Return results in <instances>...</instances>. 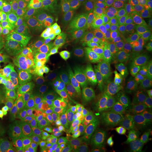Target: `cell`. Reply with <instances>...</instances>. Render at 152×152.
<instances>
[{
	"instance_id": "cell-7",
	"label": "cell",
	"mask_w": 152,
	"mask_h": 152,
	"mask_svg": "<svg viewBox=\"0 0 152 152\" xmlns=\"http://www.w3.org/2000/svg\"><path fill=\"white\" fill-rule=\"evenodd\" d=\"M23 63L42 82L44 74L53 58L54 50L46 39L37 35L22 42Z\"/></svg>"
},
{
	"instance_id": "cell-18",
	"label": "cell",
	"mask_w": 152,
	"mask_h": 152,
	"mask_svg": "<svg viewBox=\"0 0 152 152\" xmlns=\"http://www.w3.org/2000/svg\"><path fill=\"white\" fill-rule=\"evenodd\" d=\"M129 71L137 81L152 79V48L142 52L131 62Z\"/></svg>"
},
{
	"instance_id": "cell-10",
	"label": "cell",
	"mask_w": 152,
	"mask_h": 152,
	"mask_svg": "<svg viewBox=\"0 0 152 152\" xmlns=\"http://www.w3.org/2000/svg\"><path fill=\"white\" fill-rule=\"evenodd\" d=\"M3 29L4 32L19 40L21 43L36 35L32 14L17 5L10 8L9 17Z\"/></svg>"
},
{
	"instance_id": "cell-3",
	"label": "cell",
	"mask_w": 152,
	"mask_h": 152,
	"mask_svg": "<svg viewBox=\"0 0 152 152\" xmlns=\"http://www.w3.org/2000/svg\"><path fill=\"white\" fill-rule=\"evenodd\" d=\"M80 73L86 80L103 88L124 86L129 76V69L115 62L102 47L80 60Z\"/></svg>"
},
{
	"instance_id": "cell-28",
	"label": "cell",
	"mask_w": 152,
	"mask_h": 152,
	"mask_svg": "<svg viewBox=\"0 0 152 152\" xmlns=\"http://www.w3.org/2000/svg\"><path fill=\"white\" fill-rule=\"evenodd\" d=\"M5 66V51L3 44L0 48V71L1 72L4 70Z\"/></svg>"
},
{
	"instance_id": "cell-13",
	"label": "cell",
	"mask_w": 152,
	"mask_h": 152,
	"mask_svg": "<svg viewBox=\"0 0 152 152\" xmlns=\"http://www.w3.org/2000/svg\"><path fill=\"white\" fill-rule=\"evenodd\" d=\"M31 13L35 22V34L45 39L56 24L53 4L45 0H35Z\"/></svg>"
},
{
	"instance_id": "cell-25",
	"label": "cell",
	"mask_w": 152,
	"mask_h": 152,
	"mask_svg": "<svg viewBox=\"0 0 152 152\" xmlns=\"http://www.w3.org/2000/svg\"><path fill=\"white\" fill-rule=\"evenodd\" d=\"M8 83L5 79L4 72L0 71V107H2L7 99V93H8Z\"/></svg>"
},
{
	"instance_id": "cell-30",
	"label": "cell",
	"mask_w": 152,
	"mask_h": 152,
	"mask_svg": "<svg viewBox=\"0 0 152 152\" xmlns=\"http://www.w3.org/2000/svg\"><path fill=\"white\" fill-rule=\"evenodd\" d=\"M143 113H145L150 114V115L152 117V102L151 103V105H150V106H149V107H147V108L143 112Z\"/></svg>"
},
{
	"instance_id": "cell-1",
	"label": "cell",
	"mask_w": 152,
	"mask_h": 152,
	"mask_svg": "<svg viewBox=\"0 0 152 152\" xmlns=\"http://www.w3.org/2000/svg\"><path fill=\"white\" fill-rule=\"evenodd\" d=\"M91 117L90 110L62 103L44 94H36L18 109L20 121L37 120L59 128L70 140L81 134Z\"/></svg>"
},
{
	"instance_id": "cell-5",
	"label": "cell",
	"mask_w": 152,
	"mask_h": 152,
	"mask_svg": "<svg viewBox=\"0 0 152 152\" xmlns=\"http://www.w3.org/2000/svg\"><path fill=\"white\" fill-rule=\"evenodd\" d=\"M126 0H91L83 20L86 25L114 26L124 22Z\"/></svg>"
},
{
	"instance_id": "cell-22",
	"label": "cell",
	"mask_w": 152,
	"mask_h": 152,
	"mask_svg": "<svg viewBox=\"0 0 152 152\" xmlns=\"http://www.w3.org/2000/svg\"><path fill=\"white\" fill-rule=\"evenodd\" d=\"M132 118H134L132 130H131V132L133 133L145 130L152 124V117L150 114L145 113L138 114L135 116H132Z\"/></svg>"
},
{
	"instance_id": "cell-11",
	"label": "cell",
	"mask_w": 152,
	"mask_h": 152,
	"mask_svg": "<svg viewBox=\"0 0 152 152\" xmlns=\"http://www.w3.org/2000/svg\"><path fill=\"white\" fill-rule=\"evenodd\" d=\"M125 26L138 29L152 27V0H127Z\"/></svg>"
},
{
	"instance_id": "cell-21",
	"label": "cell",
	"mask_w": 152,
	"mask_h": 152,
	"mask_svg": "<svg viewBox=\"0 0 152 152\" xmlns=\"http://www.w3.org/2000/svg\"><path fill=\"white\" fill-rule=\"evenodd\" d=\"M34 92L31 88L20 83L10 84L8 86L7 102L10 105H19L25 103L30 100L31 94Z\"/></svg>"
},
{
	"instance_id": "cell-12",
	"label": "cell",
	"mask_w": 152,
	"mask_h": 152,
	"mask_svg": "<svg viewBox=\"0 0 152 152\" xmlns=\"http://www.w3.org/2000/svg\"><path fill=\"white\" fill-rule=\"evenodd\" d=\"M152 128L133 133L131 132L113 146L100 152H151Z\"/></svg>"
},
{
	"instance_id": "cell-4",
	"label": "cell",
	"mask_w": 152,
	"mask_h": 152,
	"mask_svg": "<svg viewBox=\"0 0 152 152\" xmlns=\"http://www.w3.org/2000/svg\"><path fill=\"white\" fill-rule=\"evenodd\" d=\"M86 91L85 79L75 67L65 75L48 83L43 94L62 103L83 107Z\"/></svg>"
},
{
	"instance_id": "cell-14",
	"label": "cell",
	"mask_w": 152,
	"mask_h": 152,
	"mask_svg": "<svg viewBox=\"0 0 152 152\" xmlns=\"http://www.w3.org/2000/svg\"><path fill=\"white\" fill-rule=\"evenodd\" d=\"M80 30L77 26H65L55 24L51 29L46 40L48 41L53 50L69 51L79 36Z\"/></svg>"
},
{
	"instance_id": "cell-34",
	"label": "cell",
	"mask_w": 152,
	"mask_h": 152,
	"mask_svg": "<svg viewBox=\"0 0 152 152\" xmlns=\"http://www.w3.org/2000/svg\"><path fill=\"white\" fill-rule=\"evenodd\" d=\"M0 29H1V28H0Z\"/></svg>"
},
{
	"instance_id": "cell-24",
	"label": "cell",
	"mask_w": 152,
	"mask_h": 152,
	"mask_svg": "<svg viewBox=\"0 0 152 152\" xmlns=\"http://www.w3.org/2000/svg\"><path fill=\"white\" fill-rule=\"evenodd\" d=\"M66 152H97L89 142L79 141L69 146Z\"/></svg>"
},
{
	"instance_id": "cell-2",
	"label": "cell",
	"mask_w": 152,
	"mask_h": 152,
	"mask_svg": "<svg viewBox=\"0 0 152 152\" xmlns=\"http://www.w3.org/2000/svg\"><path fill=\"white\" fill-rule=\"evenodd\" d=\"M70 139L59 128L37 120L20 121L13 145L18 152H66Z\"/></svg>"
},
{
	"instance_id": "cell-9",
	"label": "cell",
	"mask_w": 152,
	"mask_h": 152,
	"mask_svg": "<svg viewBox=\"0 0 152 152\" xmlns=\"http://www.w3.org/2000/svg\"><path fill=\"white\" fill-rule=\"evenodd\" d=\"M108 29L106 26L86 25V27L80 31L75 42L69 50L70 54L81 60L100 48L106 41Z\"/></svg>"
},
{
	"instance_id": "cell-20",
	"label": "cell",
	"mask_w": 152,
	"mask_h": 152,
	"mask_svg": "<svg viewBox=\"0 0 152 152\" xmlns=\"http://www.w3.org/2000/svg\"><path fill=\"white\" fill-rule=\"evenodd\" d=\"M4 47L5 51V65L23 62V48L19 40L4 32Z\"/></svg>"
},
{
	"instance_id": "cell-8",
	"label": "cell",
	"mask_w": 152,
	"mask_h": 152,
	"mask_svg": "<svg viewBox=\"0 0 152 152\" xmlns=\"http://www.w3.org/2000/svg\"><path fill=\"white\" fill-rule=\"evenodd\" d=\"M133 118L114 120L99 130L91 134L88 140L96 151H101L118 144L132 130Z\"/></svg>"
},
{
	"instance_id": "cell-16",
	"label": "cell",
	"mask_w": 152,
	"mask_h": 152,
	"mask_svg": "<svg viewBox=\"0 0 152 152\" xmlns=\"http://www.w3.org/2000/svg\"><path fill=\"white\" fill-rule=\"evenodd\" d=\"M75 66L71 63L70 53L69 51L54 50L52 61L42 78L43 83H50L60 76L65 75Z\"/></svg>"
},
{
	"instance_id": "cell-23",
	"label": "cell",
	"mask_w": 152,
	"mask_h": 152,
	"mask_svg": "<svg viewBox=\"0 0 152 152\" xmlns=\"http://www.w3.org/2000/svg\"><path fill=\"white\" fill-rule=\"evenodd\" d=\"M13 138V129L8 118H0V150Z\"/></svg>"
},
{
	"instance_id": "cell-31",
	"label": "cell",
	"mask_w": 152,
	"mask_h": 152,
	"mask_svg": "<svg viewBox=\"0 0 152 152\" xmlns=\"http://www.w3.org/2000/svg\"><path fill=\"white\" fill-rule=\"evenodd\" d=\"M45 1H47V2H48L50 4H55L56 2H58V1H59V0H45Z\"/></svg>"
},
{
	"instance_id": "cell-32",
	"label": "cell",
	"mask_w": 152,
	"mask_h": 152,
	"mask_svg": "<svg viewBox=\"0 0 152 152\" xmlns=\"http://www.w3.org/2000/svg\"><path fill=\"white\" fill-rule=\"evenodd\" d=\"M4 118V116H0V118Z\"/></svg>"
},
{
	"instance_id": "cell-29",
	"label": "cell",
	"mask_w": 152,
	"mask_h": 152,
	"mask_svg": "<svg viewBox=\"0 0 152 152\" xmlns=\"http://www.w3.org/2000/svg\"><path fill=\"white\" fill-rule=\"evenodd\" d=\"M4 42V31H0V48Z\"/></svg>"
},
{
	"instance_id": "cell-33",
	"label": "cell",
	"mask_w": 152,
	"mask_h": 152,
	"mask_svg": "<svg viewBox=\"0 0 152 152\" xmlns=\"http://www.w3.org/2000/svg\"><path fill=\"white\" fill-rule=\"evenodd\" d=\"M151 152H152V151H151Z\"/></svg>"
},
{
	"instance_id": "cell-27",
	"label": "cell",
	"mask_w": 152,
	"mask_h": 152,
	"mask_svg": "<svg viewBox=\"0 0 152 152\" xmlns=\"http://www.w3.org/2000/svg\"><path fill=\"white\" fill-rule=\"evenodd\" d=\"M69 2H70L71 4H73L74 5L79 7L80 9L84 10L87 7H89L91 0H68Z\"/></svg>"
},
{
	"instance_id": "cell-6",
	"label": "cell",
	"mask_w": 152,
	"mask_h": 152,
	"mask_svg": "<svg viewBox=\"0 0 152 152\" xmlns=\"http://www.w3.org/2000/svg\"><path fill=\"white\" fill-rule=\"evenodd\" d=\"M106 40V44L101 47L115 62L128 69L138 55L150 48L139 38L129 33H120L111 38L107 37Z\"/></svg>"
},
{
	"instance_id": "cell-35",
	"label": "cell",
	"mask_w": 152,
	"mask_h": 152,
	"mask_svg": "<svg viewBox=\"0 0 152 152\" xmlns=\"http://www.w3.org/2000/svg\"><path fill=\"white\" fill-rule=\"evenodd\" d=\"M126 1H127V0H126Z\"/></svg>"
},
{
	"instance_id": "cell-15",
	"label": "cell",
	"mask_w": 152,
	"mask_h": 152,
	"mask_svg": "<svg viewBox=\"0 0 152 152\" xmlns=\"http://www.w3.org/2000/svg\"><path fill=\"white\" fill-rule=\"evenodd\" d=\"M4 74L8 85L20 83L31 88L34 92L37 91L42 85V81L28 69L23 62L6 65Z\"/></svg>"
},
{
	"instance_id": "cell-19",
	"label": "cell",
	"mask_w": 152,
	"mask_h": 152,
	"mask_svg": "<svg viewBox=\"0 0 152 152\" xmlns=\"http://www.w3.org/2000/svg\"><path fill=\"white\" fill-rule=\"evenodd\" d=\"M151 102V98L143 94L136 87L126 98L124 102L123 103L122 108L125 112L132 113V116H135L142 113Z\"/></svg>"
},
{
	"instance_id": "cell-26",
	"label": "cell",
	"mask_w": 152,
	"mask_h": 152,
	"mask_svg": "<svg viewBox=\"0 0 152 152\" xmlns=\"http://www.w3.org/2000/svg\"><path fill=\"white\" fill-rule=\"evenodd\" d=\"M9 4L7 0H0V28L4 27L9 17Z\"/></svg>"
},
{
	"instance_id": "cell-17",
	"label": "cell",
	"mask_w": 152,
	"mask_h": 152,
	"mask_svg": "<svg viewBox=\"0 0 152 152\" xmlns=\"http://www.w3.org/2000/svg\"><path fill=\"white\" fill-rule=\"evenodd\" d=\"M56 24L74 26L82 18L83 10L74 5L68 0H59L53 4Z\"/></svg>"
}]
</instances>
